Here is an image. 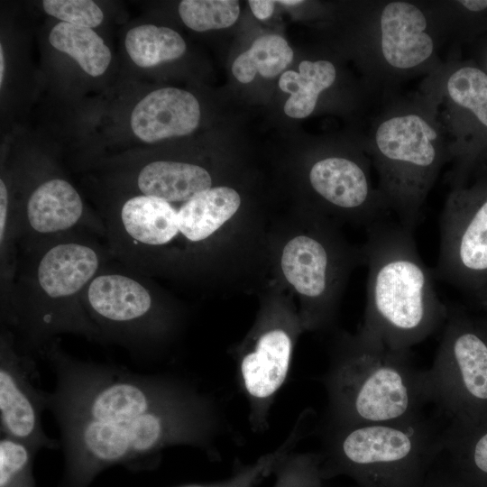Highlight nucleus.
<instances>
[{"label": "nucleus", "mask_w": 487, "mask_h": 487, "mask_svg": "<svg viewBox=\"0 0 487 487\" xmlns=\"http://www.w3.org/2000/svg\"><path fill=\"white\" fill-rule=\"evenodd\" d=\"M41 356L55 374L47 409L75 469L126 463L174 446L207 447L214 436L212 402L181 381L81 361L55 341Z\"/></svg>", "instance_id": "f257e3e1"}, {"label": "nucleus", "mask_w": 487, "mask_h": 487, "mask_svg": "<svg viewBox=\"0 0 487 487\" xmlns=\"http://www.w3.org/2000/svg\"><path fill=\"white\" fill-rule=\"evenodd\" d=\"M107 245L85 230L48 240L19 256L13 289L2 300V318L17 347L32 357L61 334L99 341L83 305L84 292L112 260ZM7 330V329H6Z\"/></svg>", "instance_id": "f03ea898"}, {"label": "nucleus", "mask_w": 487, "mask_h": 487, "mask_svg": "<svg viewBox=\"0 0 487 487\" xmlns=\"http://www.w3.org/2000/svg\"><path fill=\"white\" fill-rule=\"evenodd\" d=\"M379 102L364 149L391 211L414 229L440 170L452 160L451 139L437 100L424 82L418 92L397 91Z\"/></svg>", "instance_id": "7ed1b4c3"}, {"label": "nucleus", "mask_w": 487, "mask_h": 487, "mask_svg": "<svg viewBox=\"0 0 487 487\" xmlns=\"http://www.w3.org/2000/svg\"><path fill=\"white\" fill-rule=\"evenodd\" d=\"M368 267L366 307L358 332L398 351L424 341L448 317L433 271L424 263L413 229L386 219L367 226L362 247Z\"/></svg>", "instance_id": "20e7f679"}, {"label": "nucleus", "mask_w": 487, "mask_h": 487, "mask_svg": "<svg viewBox=\"0 0 487 487\" xmlns=\"http://www.w3.org/2000/svg\"><path fill=\"white\" fill-rule=\"evenodd\" d=\"M329 425L408 419L431 402L427 371L409 351L388 348L357 331L341 335L325 374Z\"/></svg>", "instance_id": "39448f33"}, {"label": "nucleus", "mask_w": 487, "mask_h": 487, "mask_svg": "<svg viewBox=\"0 0 487 487\" xmlns=\"http://www.w3.org/2000/svg\"><path fill=\"white\" fill-rule=\"evenodd\" d=\"M446 426L425 414L388 422L328 424L323 475L345 473L358 487H422L444 450Z\"/></svg>", "instance_id": "423d86ee"}, {"label": "nucleus", "mask_w": 487, "mask_h": 487, "mask_svg": "<svg viewBox=\"0 0 487 487\" xmlns=\"http://www.w3.org/2000/svg\"><path fill=\"white\" fill-rule=\"evenodd\" d=\"M360 55L374 97L404 82L428 76L444 63L442 47L453 43L445 1L372 0L363 5ZM454 46V43H453Z\"/></svg>", "instance_id": "0eeeda50"}, {"label": "nucleus", "mask_w": 487, "mask_h": 487, "mask_svg": "<svg viewBox=\"0 0 487 487\" xmlns=\"http://www.w3.org/2000/svg\"><path fill=\"white\" fill-rule=\"evenodd\" d=\"M83 305L99 341L147 353L177 331L179 315L170 299L142 274L114 259L90 281Z\"/></svg>", "instance_id": "6e6552de"}, {"label": "nucleus", "mask_w": 487, "mask_h": 487, "mask_svg": "<svg viewBox=\"0 0 487 487\" xmlns=\"http://www.w3.org/2000/svg\"><path fill=\"white\" fill-rule=\"evenodd\" d=\"M364 263L363 249L347 244L335 223L317 214L295 230L279 250L283 280L298 296L305 330L328 326L353 271Z\"/></svg>", "instance_id": "1a4fd4ad"}, {"label": "nucleus", "mask_w": 487, "mask_h": 487, "mask_svg": "<svg viewBox=\"0 0 487 487\" xmlns=\"http://www.w3.org/2000/svg\"><path fill=\"white\" fill-rule=\"evenodd\" d=\"M424 83L435 95L451 139V186L460 185L487 166V74L452 49L447 60Z\"/></svg>", "instance_id": "9d476101"}, {"label": "nucleus", "mask_w": 487, "mask_h": 487, "mask_svg": "<svg viewBox=\"0 0 487 487\" xmlns=\"http://www.w3.org/2000/svg\"><path fill=\"white\" fill-rule=\"evenodd\" d=\"M473 175V180L451 186L433 272L436 279L479 292L487 283V166Z\"/></svg>", "instance_id": "9b49d317"}, {"label": "nucleus", "mask_w": 487, "mask_h": 487, "mask_svg": "<svg viewBox=\"0 0 487 487\" xmlns=\"http://www.w3.org/2000/svg\"><path fill=\"white\" fill-rule=\"evenodd\" d=\"M302 330L299 314L283 307H268L240 346L239 379L250 404V420L256 429L267 426L271 403L287 379Z\"/></svg>", "instance_id": "f8f14e48"}, {"label": "nucleus", "mask_w": 487, "mask_h": 487, "mask_svg": "<svg viewBox=\"0 0 487 487\" xmlns=\"http://www.w3.org/2000/svg\"><path fill=\"white\" fill-rule=\"evenodd\" d=\"M432 367L431 402L446 419L463 422L472 406L487 402V341L455 314H448Z\"/></svg>", "instance_id": "ddd939ff"}, {"label": "nucleus", "mask_w": 487, "mask_h": 487, "mask_svg": "<svg viewBox=\"0 0 487 487\" xmlns=\"http://www.w3.org/2000/svg\"><path fill=\"white\" fill-rule=\"evenodd\" d=\"M308 184L324 213L342 221L370 225L391 212L372 182L370 161L363 154H329L311 165Z\"/></svg>", "instance_id": "4468645a"}, {"label": "nucleus", "mask_w": 487, "mask_h": 487, "mask_svg": "<svg viewBox=\"0 0 487 487\" xmlns=\"http://www.w3.org/2000/svg\"><path fill=\"white\" fill-rule=\"evenodd\" d=\"M36 374L32 357L16 345L14 335L5 328L0 337V430L1 435L19 441L34 452L57 448L42 427V413L47 409V392L33 382Z\"/></svg>", "instance_id": "2eb2a0df"}, {"label": "nucleus", "mask_w": 487, "mask_h": 487, "mask_svg": "<svg viewBox=\"0 0 487 487\" xmlns=\"http://www.w3.org/2000/svg\"><path fill=\"white\" fill-rule=\"evenodd\" d=\"M199 119V104L191 93L164 87L151 92L135 106L131 127L139 139L152 143L192 133Z\"/></svg>", "instance_id": "dca6fc26"}, {"label": "nucleus", "mask_w": 487, "mask_h": 487, "mask_svg": "<svg viewBox=\"0 0 487 487\" xmlns=\"http://www.w3.org/2000/svg\"><path fill=\"white\" fill-rule=\"evenodd\" d=\"M138 195L170 203L184 202L212 188L208 170L197 164L154 161L142 167L136 176Z\"/></svg>", "instance_id": "f3484780"}, {"label": "nucleus", "mask_w": 487, "mask_h": 487, "mask_svg": "<svg viewBox=\"0 0 487 487\" xmlns=\"http://www.w3.org/2000/svg\"><path fill=\"white\" fill-rule=\"evenodd\" d=\"M337 69L328 60H303L299 72L285 71L280 78L279 87L290 97L284 105V112L292 118H305L314 112L320 95L336 81Z\"/></svg>", "instance_id": "a211bd4d"}, {"label": "nucleus", "mask_w": 487, "mask_h": 487, "mask_svg": "<svg viewBox=\"0 0 487 487\" xmlns=\"http://www.w3.org/2000/svg\"><path fill=\"white\" fill-rule=\"evenodd\" d=\"M53 48L72 57L88 75H102L111 61V52L91 28L60 22L49 34Z\"/></svg>", "instance_id": "6ab92c4d"}, {"label": "nucleus", "mask_w": 487, "mask_h": 487, "mask_svg": "<svg viewBox=\"0 0 487 487\" xmlns=\"http://www.w3.org/2000/svg\"><path fill=\"white\" fill-rule=\"evenodd\" d=\"M125 48L137 66L150 68L179 59L186 51V43L170 28L143 24L128 31Z\"/></svg>", "instance_id": "aec40b11"}, {"label": "nucleus", "mask_w": 487, "mask_h": 487, "mask_svg": "<svg viewBox=\"0 0 487 487\" xmlns=\"http://www.w3.org/2000/svg\"><path fill=\"white\" fill-rule=\"evenodd\" d=\"M293 51L284 38L266 34L256 39L251 48L239 55L232 65V72L241 83H250L256 73L272 78L292 61Z\"/></svg>", "instance_id": "412c9836"}, {"label": "nucleus", "mask_w": 487, "mask_h": 487, "mask_svg": "<svg viewBox=\"0 0 487 487\" xmlns=\"http://www.w3.org/2000/svg\"><path fill=\"white\" fill-rule=\"evenodd\" d=\"M239 13V3L234 0H184L179 5L182 22L197 32L229 27Z\"/></svg>", "instance_id": "4be33fe9"}, {"label": "nucleus", "mask_w": 487, "mask_h": 487, "mask_svg": "<svg viewBox=\"0 0 487 487\" xmlns=\"http://www.w3.org/2000/svg\"><path fill=\"white\" fill-rule=\"evenodd\" d=\"M445 2L455 47L467 46L487 31V0Z\"/></svg>", "instance_id": "5701e85b"}, {"label": "nucleus", "mask_w": 487, "mask_h": 487, "mask_svg": "<svg viewBox=\"0 0 487 487\" xmlns=\"http://www.w3.org/2000/svg\"><path fill=\"white\" fill-rule=\"evenodd\" d=\"M422 487H487V477L464 468L443 450Z\"/></svg>", "instance_id": "b1692460"}, {"label": "nucleus", "mask_w": 487, "mask_h": 487, "mask_svg": "<svg viewBox=\"0 0 487 487\" xmlns=\"http://www.w3.org/2000/svg\"><path fill=\"white\" fill-rule=\"evenodd\" d=\"M42 5L48 14L74 25L93 28L104 18L99 6L90 0H44Z\"/></svg>", "instance_id": "393cba45"}, {"label": "nucleus", "mask_w": 487, "mask_h": 487, "mask_svg": "<svg viewBox=\"0 0 487 487\" xmlns=\"http://www.w3.org/2000/svg\"><path fill=\"white\" fill-rule=\"evenodd\" d=\"M444 450L464 468L487 477V431L475 437L472 445L446 443Z\"/></svg>", "instance_id": "a878e982"}, {"label": "nucleus", "mask_w": 487, "mask_h": 487, "mask_svg": "<svg viewBox=\"0 0 487 487\" xmlns=\"http://www.w3.org/2000/svg\"><path fill=\"white\" fill-rule=\"evenodd\" d=\"M470 56L486 74H487V31L473 40L467 45Z\"/></svg>", "instance_id": "bb28decb"}, {"label": "nucleus", "mask_w": 487, "mask_h": 487, "mask_svg": "<svg viewBox=\"0 0 487 487\" xmlns=\"http://www.w3.org/2000/svg\"><path fill=\"white\" fill-rule=\"evenodd\" d=\"M248 3L255 17L260 20L269 18L275 5V2L271 0H250Z\"/></svg>", "instance_id": "cd10ccee"}, {"label": "nucleus", "mask_w": 487, "mask_h": 487, "mask_svg": "<svg viewBox=\"0 0 487 487\" xmlns=\"http://www.w3.org/2000/svg\"><path fill=\"white\" fill-rule=\"evenodd\" d=\"M5 71V59L3 47L0 45V85L2 86Z\"/></svg>", "instance_id": "c85d7f7f"}, {"label": "nucleus", "mask_w": 487, "mask_h": 487, "mask_svg": "<svg viewBox=\"0 0 487 487\" xmlns=\"http://www.w3.org/2000/svg\"><path fill=\"white\" fill-rule=\"evenodd\" d=\"M280 4L287 5H294L303 3V1L300 0H281L279 1Z\"/></svg>", "instance_id": "c756f323"}, {"label": "nucleus", "mask_w": 487, "mask_h": 487, "mask_svg": "<svg viewBox=\"0 0 487 487\" xmlns=\"http://www.w3.org/2000/svg\"><path fill=\"white\" fill-rule=\"evenodd\" d=\"M482 302L487 306V290H481L478 292Z\"/></svg>", "instance_id": "7c9ffc66"}]
</instances>
